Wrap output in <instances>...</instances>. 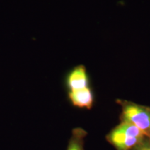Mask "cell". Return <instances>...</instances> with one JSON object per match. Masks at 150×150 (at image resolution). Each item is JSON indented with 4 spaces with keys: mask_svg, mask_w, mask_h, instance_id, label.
Masks as SVG:
<instances>
[{
    "mask_svg": "<svg viewBox=\"0 0 150 150\" xmlns=\"http://www.w3.org/2000/svg\"><path fill=\"white\" fill-rule=\"evenodd\" d=\"M147 137L132 124L122 122L112 129L106 139L116 150H130Z\"/></svg>",
    "mask_w": 150,
    "mask_h": 150,
    "instance_id": "obj_1",
    "label": "cell"
},
{
    "mask_svg": "<svg viewBox=\"0 0 150 150\" xmlns=\"http://www.w3.org/2000/svg\"><path fill=\"white\" fill-rule=\"evenodd\" d=\"M65 84L69 91L90 87L89 76L86 67L83 65L74 67L67 74L65 79Z\"/></svg>",
    "mask_w": 150,
    "mask_h": 150,
    "instance_id": "obj_3",
    "label": "cell"
},
{
    "mask_svg": "<svg viewBox=\"0 0 150 150\" xmlns=\"http://www.w3.org/2000/svg\"><path fill=\"white\" fill-rule=\"evenodd\" d=\"M86 135L87 132L83 129L78 127L73 129L67 150H84V138Z\"/></svg>",
    "mask_w": 150,
    "mask_h": 150,
    "instance_id": "obj_5",
    "label": "cell"
},
{
    "mask_svg": "<svg viewBox=\"0 0 150 150\" xmlns=\"http://www.w3.org/2000/svg\"><path fill=\"white\" fill-rule=\"evenodd\" d=\"M122 107L121 121L138 127L147 137H150V107L125 100H117Z\"/></svg>",
    "mask_w": 150,
    "mask_h": 150,
    "instance_id": "obj_2",
    "label": "cell"
},
{
    "mask_svg": "<svg viewBox=\"0 0 150 150\" xmlns=\"http://www.w3.org/2000/svg\"><path fill=\"white\" fill-rule=\"evenodd\" d=\"M68 98L74 106L91 109L94 104V95L90 87L68 92Z\"/></svg>",
    "mask_w": 150,
    "mask_h": 150,
    "instance_id": "obj_4",
    "label": "cell"
},
{
    "mask_svg": "<svg viewBox=\"0 0 150 150\" xmlns=\"http://www.w3.org/2000/svg\"><path fill=\"white\" fill-rule=\"evenodd\" d=\"M130 150H150V137H145L143 140Z\"/></svg>",
    "mask_w": 150,
    "mask_h": 150,
    "instance_id": "obj_6",
    "label": "cell"
}]
</instances>
